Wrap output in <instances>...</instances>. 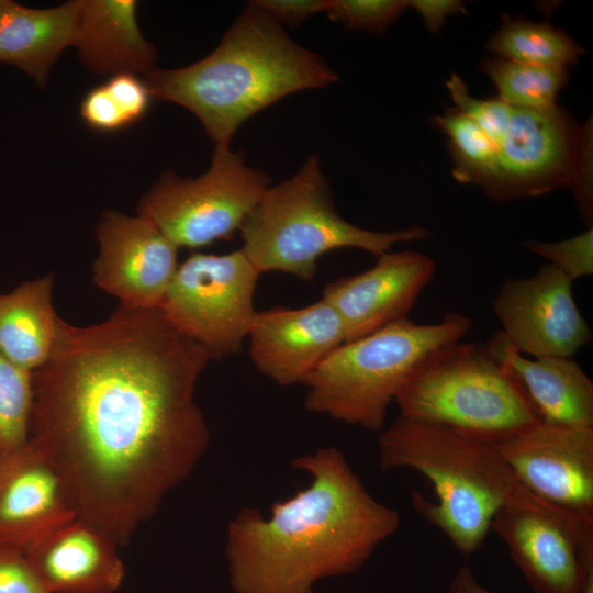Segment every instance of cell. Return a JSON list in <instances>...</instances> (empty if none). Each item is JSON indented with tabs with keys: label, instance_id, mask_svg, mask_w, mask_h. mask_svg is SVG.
Listing matches in <instances>:
<instances>
[{
	"label": "cell",
	"instance_id": "cell-29",
	"mask_svg": "<svg viewBox=\"0 0 593 593\" xmlns=\"http://www.w3.org/2000/svg\"><path fill=\"white\" fill-rule=\"evenodd\" d=\"M103 86L130 125L143 119L148 112L153 97L144 79L137 75L118 74L111 76Z\"/></svg>",
	"mask_w": 593,
	"mask_h": 593
},
{
	"label": "cell",
	"instance_id": "cell-4",
	"mask_svg": "<svg viewBox=\"0 0 593 593\" xmlns=\"http://www.w3.org/2000/svg\"><path fill=\"white\" fill-rule=\"evenodd\" d=\"M384 471L411 469L432 484L436 502L411 492L414 508L463 557L484 544L499 510L522 484L495 445L399 416L379 437Z\"/></svg>",
	"mask_w": 593,
	"mask_h": 593
},
{
	"label": "cell",
	"instance_id": "cell-3",
	"mask_svg": "<svg viewBox=\"0 0 593 593\" xmlns=\"http://www.w3.org/2000/svg\"><path fill=\"white\" fill-rule=\"evenodd\" d=\"M338 79L322 57L248 5L204 58L144 75L153 99L191 111L215 146H230L246 120L283 97Z\"/></svg>",
	"mask_w": 593,
	"mask_h": 593
},
{
	"label": "cell",
	"instance_id": "cell-19",
	"mask_svg": "<svg viewBox=\"0 0 593 593\" xmlns=\"http://www.w3.org/2000/svg\"><path fill=\"white\" fill-rule=\"evenodd\" d=\"M486 346L515 377L539 421L593 427V382L571 357H526L501 333Z\"/></svg>",
	"mask_w": 593,
	"mask_h": 593
},
{
	"label": "cell",
	"instance_id": "cell-13",
	"mask_svg": "<svg viewBox=\"0 0 593 593\" xmlns=\"http://www.w3.org/2000/svg\"><path fill=\"white\" fill-rule=\"evenodd\" d=\"M93 283L120 306L158 309L179 267L178 247L146 216L107 211L97 225Z\"/></svg>",
	"mask_w": 593,
	"mask_h": 593
},
{
	"label": "cell",
	"instance_id": "cell-25",
	"mask_svg": "<svg viewBox=\"0 0 593 593\" xmlns=\"http://www.w3.org/2000/svg\"><path fill=\"white\" fill-rule=\"evenodd\" d=\"M33 396V372L0 355V455L29 441Z\"/></svg>",
	"mask_w": 593,
	"mask_h": 593
},
{
	"label": "cell",
	"instance_id": "cell-2",
	"mask_svg": "<svg viewBox=\"0 0 593 593\" xmlns=\"http://www.w3.org/2000/svg\"><path fill=\"white\" fill-rule=\"evenodd\" d=\"M307 488L276 502L266 518L245 507L227 527L226 558L235 593H315L324 578L359 570L400 525L335 447L299 457Z\"/></svg>",
	"mask_w": 593,
	"mask_h": 593
},
{
	"label": "cell",
	"instance_id": "cell-24",
	"mask_svg": "<svg viewBox=\"0 0 593 593\" xmlns=\"http://www.w3.org/2000/svg\"><path fill=\"white\" fill-rule=\"evenodd\" d=\"M480 69L493 81L500 100L526 109L557 105V96L569 79L567 68L537 67L500 57L484 58Z\"/></svg>",
	"mask_w": 593,
	"mask_h": 593
},
{
	"label": "cell",
	"instance_id": "cell-7",
	"mask_svg": "<svg viewBox=\"0 0 593 593\" xmlns=\"http://www.w3.org/2000/svg\"><path fill=\"white\" fill-rule=\"evenodd\" d=\"M471 320L448 312L436 323L401 318L333 350L305 381L309 411L379 432L389 407L423 362L458 343Z\"/></svg>",
	"mask_w": 593,
	"mask_h": 593
},
{
	"label": "cell",
	"instance_id": "cell-32",
	"mask_svg": "<svg viewBox=\"0 0 593 593\" xmlns=\"http://www.w3.org/2000/svg\"><path fill=\"white\" fill-rule=\"evenodd\" d=\"M406 8L417 11L430 32L440 30L449 15L466 13L463 2L458 0H406Z\"/></svg>",
	"mask_w": 593,
	"mask_h": 593
},
{
	"label": "cell",
	"instance_id": "cell-33",
	"mask_svg": "<svg viewBox=\"0 0 593 593\" xmlns=\"http://www.w3.org/2000/svg\"><path fill=\"white\" fill-rule=\"evenodd\" d=\"M449 593H494L484 588L475 578L471 568L465 563L455 573Z\"/></svg>",
	"mask_w": 593,
	"mask_h": 593
},
{
	"label": "cell",
	"instance_id": "cell-9",
	"mask_svg": "<svg viewBox=\"0 0 593 593\" xmlns=\"http://www.w3.org/2000/svg\"><path fill=\"white\" fill-rule=\"evenodd\" d=\"M270 187L242 153L216 145L209 169L198 178L167 171L141 199L149 219L178 248H200L231 239Z\"/></svg>",
	"mask_w": 593,
	"mask_h": 593
},
{
	"label": "cell",
	"instance_id": "cell-1",
	"mask_svg": "<svg viewBox=\"0 0 593 593\" xmlns=\"http://www.w3.org/2000/svg\"><path fill=\"white\" fill-rule=\"evenodd\" d=\"M210 360L160 307L119 306L89 326L60 318L49 359L33 372L30 440L77 518L119 547L209 446L195 388Z\"/></svg>",
	"mask_w": 593,
	"mask_h": 593
},
{
	"label": "cell",
	"instance_id": "cell-21",
	"mask_svg": "<svg viewBox=\"0 0 593 593\" xmlns=\"http://www.w3.org/2000/svg\"><path fill=\"white\" fill-rule=\"evenodd\" d=\"M79 0L34 9L5 0L0 11V63L11 65L45 86L51 68L75 45Z\"/></svg>",
	"mask_w": 593,
	"mask_h": 593
},
{
	"label": "cell",
	"instance_id": "cell-10",
	"mask_svg": "<svg viewBox=\"0 0 593 593\" xmlns=\"http://www.w3.org/2000/svg\"><path fill=\"white\" fill-rule=\"evenodd\" d=\"M259 275L242 249L193 253L179 264L160 309L210 359L230 357L240 350L256 316Z\"/></svg>",
	"mask_w": 593,
	"mask_h": 593
},
{
	"label": "cell",
	"instance_id": "cell-14",
	"mask_svg": "<svg viewBox=\"0 0 593 593\" xmlns=\"http://www.w3.org/2000/svg\"><path fill=\"white\" fill-rule=\"evenodd\" d=\"M496 447L530 493L593 518V427L539 421Z\"/></svg>",
	"mask_w": 593,
	"mask_h": 593
},
{
	"label": "cell",
	"instance_id": "cell-27",
	"mask_svg": "<svg viewBox=\"0 0 593 593\" xmlns=\"http://www.w3.org/2000/svg\"><path fill=\"white\" fill-rule=\"evenodd\" d=\"M525 247L559 269L572 282L593 273V228L571 238L547 243L527 240Z\"/></svg>",
	"mask_w": 593,
	"mask_h": 593
},
{
	"label": "cell",
	"instance_id": "cell-5",
	"mask_svg": "<svg viewBox=\"0 0 593 593\" xmlns=\"http://www.w3.org/2000/svg\"><path fill=\"white\" fill-rule=\"evenodd\" d=\"M456 109L471 118L491 143V161L478 188L506 201L571 188L592 224L591 126L580 127L558 105L545 110L472 97L456 74L446 81Z\"/></svg>",
	"mask_w": 593,
	"mask_h": 593
},
{
	"label": "cell",
	"instance_id": "cell-12",
	"mask_svg": "<svg viewBox=\"0 0 593 593\" xmlns=\"http://www.w3.org/2000/svg\"><path fill=\"white\" fill-rule=\"evenodd\" d=\"M492 309L501 335L524 356L572 358L592 340L574 301L572 281L551 264L532 277L503 282Z\"/></svg>",
	"mask_w": 593,
	"mask_h": 593
},
{
	"label": "cell",
	"instance_id": "cell-18",
	"mask_svg": "<svg viewBox=\"0 0 593 593\" xmlns=\"http://www.w3.org/2000/svg\"><path fill=\"white\" fill-rule=\"evenodd\" d=\"M120 547L76 518L25 553L48 593H115L125 575Z\"/></svg>",
	"mask_w": 593,
	"mask_h": 593
},
{
	"label": "cell",
	"instance_id": "cell-34",
	"mask_svg": "<svg viewBox=\"0 0 593 593\" xmlns=\"http://www.w3.org/2000/svg\"><path fill=\"white\" fill-rule=\"evenodd\" d=\"M579 593H593V574L586 579Z\"/></svg>",
	"mask_w": 593,
	"mask_h": 593
},
{
	"label": "cell",
	"instance_id": "cell-31",
	"mask_svg": "<svg viewBox=\"0 0 593 593\" xmlns=\"http://www.w3.org/2000/svg\"><path fill=\"white\" fill-rule=\"evenodd\" d=\"M327 0H254L248 7L261 12L278 24L296 26L310 16L325 12Z\"/></svg>",
	"mask_w": 593,
	"mask_h": 593
},
{
	"label": "cell",
	"instance_id": "cell-35",
	"mask_svg": "<svg viewBox=\"0 0 593 593\" xmlns=\"http://www.w3.org/2000/svg\"><path fill=\"white\" fill-rule=\"evenodd\" d=\"M4 2H5V0H0V11H1L2 7L4 5Z\"/></svg>",
	"mask_w": 593,
	"mask_h": 593
},
{
	"label": "cell",
	"instance_id": "cell-22",
	"mask_svg": "<svg viewBox=\"0 0 593 593\" xmlns=\"http://www.w3.org/2000/svg\"><path fill=\"white\" fill-rule=\"evenodd\" d=\"M53 275L0 292V355L34 372L49 359L60 316L53 306Z\"/></svg>",
	"mask_w": 593,
	"mask_h": 593
},
{
	"label": "cell",
	"instance_id": "cell-26",
	"mask_svg": "<svg viewBox=\"0 0 593 593\" xmlns=\"http://www.w3.org/2000/svg\"><path fill=\"white\" fill-rule=\"evenodd\" d=\"M406 9V0H327L325 13L348 30L384 32Z\"/></svg>",
	"mask_w": 593,
	"mask_h": 593
},
{
	"label": "cell",
	"instance_id": "cell-23",
	"mask_svg": "<svg viewBox=\"0 0 593 593\" xmlns=\"http://www.w3.org/2000/svg\"><path fill=\"white\" fill-rule=\"evenodd\" d=\"M490 37L486 47L497 57L546 68H567L579 61L584 49L562 30L547 22L511 19Z\"/></svg>",
	"mask_w": 593,
	"mask_h": 593
},
{
	"label": "cell",
	"instance_id": "cell-8",
	"mask_svg": "<svg viewBox=\"0 0 593 593\" xmlns=\"http://www.w3.org/2000/svg\"><path fill=\"white\" fill-rule=\"evenodd\" d=\"M400 416L500 445L539 422L512 372L486 344L433 353L394 401Z\"/></svg>",
	"mask_w": 593,
	"mask_h": 593
},
{
	"label": "cell",
	"instance_id": "cell-15",
	"mask_svg": "<svg viewBox=\"0 0 593 593\" xmlns=\"http://www.w3.org/2000/svg\"><path fill=\"white\" fill-rule=\"evenodd\" d=\"M435 270L425 254L388 251L366 271L327 283L322 299L337 312L350 342L407 317Z\"/></svg>",
	"mask_w": 593,
	"mask_h": 593
},
{
	"label": "cell",
	"instance_id": "cell-20",
	"mask_svg": "<svg viewBox=\"0 0 593 593\" xmlns=\"http://www.w3.org/2000/svg\"><path fill=\"white\" fill-rule=\"evenodd\" d=\"M75 46L94 74L146 75L155 69L156 48L137 22V1L79 0Z\"/></svg>",
	"mask_w": 593,
	"mask_h": 593
},
{
	"label": "cell",
	"instance_id": "cell-16",
	"mask_svg": "<svg viewBox=\"0 0 593 593\" xmlns=\"http://www.w3.org/2000/svg\"><path fill=\"white\" fill-rule=\"evenodd\" d=\"M248 338L255 367L279 385L305 383L316 367L346 343L339 315L323 299L300 309L257 311Z\"/></svg>",
	"mask_w": 593,
	"mask_h": 593
},
{
	"label": "cell",
	"instance_id": "cell-17",
	"mask_svg": "<svg viewBox=\"0 0 593 593\" xmlns=\"http://www.w3.org/2000/svg\"><path fill=\"white\" fill-rule=\"evenodd\" d=\"M76 518L59 475L30 439L0 455V546L25 551Z\"/></svg>",
	"mask_w": 593,
	"mask_h": 593
},
{
	"label": "cell",
	"instance_id": "cell-28",
	"mask_svg": "<svg viewBox=\"0 0 593 593\" xmlns=\"http://www.w3.org/2000/svg\"><path fill=\"white\" fill-rule=\"evenodd\" d=\"M0 593H48L25 551L0 546Z\"/></svg>",
	"mask_w": 593,
	"mask_h": 593
},
{
	"label": "cell",
	"instance_id": "cell-6",
	"mask_svg": "<svg viewBox=\"0 0 593 593\" xmlns=\"http://www.w3.org/2000/svg\"><path fill=\"white\" fill-rule=\"evenodd\" d=\"M239 232L240 249L260 275L281 271L303 281L315 279L318 259L332 250L358 248L378 257L395 244L429 235L418 225L373 232L344 220L316 154L293 177L265 191Z\"/></svg>",
	"mask_w": 593,
	"mask_h": 593
},
{
	"label": "cell",
	"instance_id": "cell-30",
	"mask_svg": "<svg viewBox=\"0 0 593 593\" xmlns=\"http://www.w3.org/2000/svg\"><path fill=\"white\" fill-rule=\"evenodd\" d=\"M80 115L88 126L101 132H116L130 126L103 85L86 93L80 104Z\"/></svg>",
	"mask_w": 593,
	"mask_h": 593
},
{
	"label": "cell",
	"instance_id": "cell-11",
	"mask_svg": "<svg viewBox=\"0 0 593 593\" xmlns=\"http://www.w3.org/2000/svg\"><path fill=\"white\" fill-rule=\"evenodd\" d=\"M491 530L504 540L535 593H579L593 574V518L523 485L495 514Z\"/></svg>",
	"mask_w": 593,
	"mask_h": 593
}]
</instances>
